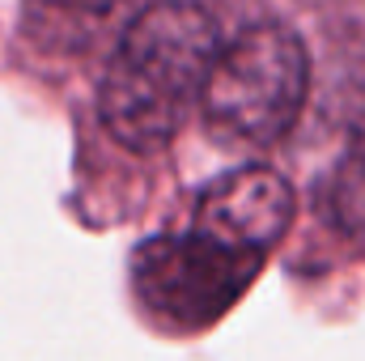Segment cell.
<instances>
[{"mask_svg": "<svg viewBox=\"0 0 365 361\" xmlns=\"http://www.w3.org/2000/svg\"><path fill=\"white\" fill-rule=\"evenodd\" d=\"M217 47V21L204 4L153 0L140 9L128 21L98 90L106 132L132 153L162 149L200 102Z\"/></svg>", "mask_w": 365, "mask_h": 361, "instance_id": "obj_1", "label": "cell"}, {"mask_svg": "<svg viewBox=\"0 0 365 361\" xmlns=\"http://www.w3.org/2000/svg\"><path fill=\"white\" fill-rule=\"evenodd\" d=\"M310 93L306 43L280 26L259 21L217 47V60L204 77L200 106L212 132L234 145H272L280 141Z\"/></svg>", "mask_w": 365, "mask_h": 361, "instance_id": "obj_2", "label": "cell"}, {"mask_svg": "<svg viewBox=\"0 0 365 361\" xmlns=\"http://www.w3.org/2000/svg\"><path fill=\"white\" fill-rule=\"evenodd\" d=\"M259 272V255L230 251L195 230L145 238L132 255V285L149 315L175 327H204L221 319L251 276Z\"/></svg>", "mask_w": 365, "mask_h": 361, "instance_id": "obj_3", "label": "cell"}, {"mask_svg": "<svg viewBox=\"0 0 365 361\" xmlns=\"http://www.w3.org/2000/svg\"><path fill=\"white\" fill-rule=\"evenodd\" d=\"M293 187L272 166H238L217 183L204 187L195 204V234L242 251V255H264L284 238L293 225Z\"/></svg>", "mask_w": 365, "mask_h": 361, "instance_id": "obj_4", "label": "cell"}, {"mask_svg": "<svg viewBox=\"0 0 365 361\" xmlns=\"http://www.w3.org/2000/svg\"><path fill=\"white\" fill-rule=\"evenodd\" d=\"M331 204L336 217L349 234L365 238V90L357 98L353 123H349V145L344 158L336 166V183H331Z\"/></svg>", "mask_w": 365, "mask_h": 361, "instance_id": "obj_5", "label": "cell"}, {"mask_svg": "<svg viewBox=\"0 0 365 361\" xmlns=\"http://www.w3.org/2000/svg\"><path fill=\"white\" fill-rule=\"evenodd\" d=\"M38 4H47V9H68V13H106V9H115L119 0H38Z\"/></svg>", "mask_w": 365, "mask_h": 361, "instance_id": "obj_6", "label": "cell"}]
</instances>
